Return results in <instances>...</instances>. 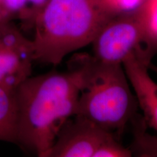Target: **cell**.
I'll return each instance as SVG.
<instances>
[{"label":"cell","instance_id":"1","mask_svg":"<svg viewBox=\"0 0 157 157\" xmlns=\"http://www.w3.org/2000/svg\"><path fill=\"white\" fill-rule=\"evenodd\" d=\"M78 94L68 70L27 78L15 91L17 144L46 157L64 124L75 115Z\"/></svg>","mask_w":157,"mask_h":157},{"label":"cell","instance_id":"2","mask_svg":"<svg viewBox=\"0 0 157 157\" xmlns=\"http://www.w3.org/2000/svg\"><path fill=\"white\" fill-rule=\"evenodd\" d=\"M68 70L79 89L76 116L116 135L137 115L138 105L122 64L82 52L69 59Z\"/></svg>","mask_w":157,"mask_h":157},{"label":"cell","instance_id":"3","mask_svg":"<svg viewBox=\"0 0 157 157\" xmlns=\"http://www.w3.org/2000/svg\"><path fill=\"white\" fill-rule=\"evenodd\" d=\"M115 16L102 0H49L35 19L34 60L54 66L91 44Z\"/></svg>","mask_w":157,"mask_h":157},{"label":"cell","instance_id":"4","mask_svg":"<svg viewBox=\"0 0 157 157\" xmlns=\"http://www.w3.org/2000/svg\"><path fill=\"white\" fill-rule=\"evenodd\" d=\"M91 44L93 56L109 63L122 64L129 55L146 48L140 7L110 20Z\"/></svg>","mask_w":157,"mask_h":157},{"label":"cell","instance_id":"5","mask_svg":"<svg viewBox=\"0 0 157 157\" xmlns=\"http://www.w3.org/2000/svg\"><path fill=\"white\" fill-rule=\"evenodd\" d=\"M34 61L32 40L13 21L0 23V87L15 92L31 76Z\"/></svg>","mask_w":157,"mask_h":157},{"label":"cell","instance_id":"6","mask_svg":"<svg viewBox=\"0 0 157 157\" xmlns=\"http://www.w3.org/2000/svg\"><path fill=\"white\" fill-rule=\"evenodd\" d=\"M111 135L87 119L74 115L64 124L46 157H94Z\"/></svg>","mask_w":157,"mask_h":157},{"label":"cell","instance_id":"7","mask_svg":"<svg viewBox=\"0 0 157 157\" xmlns=\"http://www.w3.org/2000/svg\"><path fill=\"white\" fill-rule=\"evenodd\" d=\"M153 56L145 48L137 50L124 59L122 66L137 105L146 122L157 131V83L148 73Z\"/></svg>","mask_w":157,"mask_h":157},{"label":"cell","instance_id":"8","mask_svg":"<svg viewBox=\"0 0 157 157\" xmlns=\"http://www.w3.org/2000/svg\"><path fill=\"white\" fill-rule=\"evenodd\" d=\"M16 129L15 92L0 87V140L16 143Z\"/></svg>","mask_w":157,"mask_h":157},{"label":"cell","instance_id":"9","mask_svg":"<svg viewBox=\"0 0 157 157\" xmlns=\"http://www.w3.org/2000/svg\"><path fill=\"white\" fill-rule=\"evenodd\" d=\"M131 121L135 125L134 136L128 148L132 156L157 157V137L147 132L144 118L137 114Z\"/></svg>","mask_w":157,"mask_h":157},{"label":"cell","instance_id":"10","mask_svg":"<svg viewBox=\"0 0 157 157\" xmlns=\"http://www.w3.org/2000/svg\"><path fill=\"white\" fill-rule=\"evenodd\" d=\"M144 28L145 47L153 56L157 52V0H145L140 7Z\"/></svg>","mask_w":157,"mask_h":157},{"label":"cell","instance_id":"11","mask_svg":"<svg viewBox=\"0 0 157 157\" xmlns=\"http://www.w3.org/2000/svg\"><path fill=\"white\" fill-rule=\"evenodd\" d=\"M132 153L128 147H124L111 135L96 151L94 157H131Z\"/></svg>","mask_w":157,"mask_h":157},{"label":"cell","instance_id":"12","mask_svg":"<svg viewBox=\"0 0 157 157\" xmlns=\"http://www.w3.org/2000/svg\"><path fill=\"white\" fill-rule=\"evenodd\" d=\"M108 10L113 16L138 9L145 0H102Z\"/></svg>","mask_w":157,"mask_h":157},{"label":"cell","instance_id":"13","mask_svg":"<svg viewBox=\"0 0 157 157\" xmlns=\"http://www.w3.org/2000/svg\"><path fill=\"white\" fill-rule=\"evenodd\" d=\"M49 0H28L26 8L21 18L23 28L33 29L35 19Z\"/></svg>","mask_w":157,"mask_h":157},{"label":"cell","instance_id":"14","mask_svg":"<svg viewBox=\"0 0 157 157\" xmlns=\"http://www.w3.org/2000/svg\"><path fill=\"white\" fill-rule=\"evenodd\" d=\"M28 0H1L0 7L11 21L20 19L26 8Z\"/></svg>","mask_w":157,"mask_h":157},{"label":"cell","instance_id":"15","mask_svg":"<svg viewBox=\"0 0 157 157\" xmlns=\"http://www.w3.org/2000/svg\"><path fill=\"white\" fill-rule=\"evenodd\" d=\"M11 21L7 15H5V13L2 11V10L0 7V23L5 22V21Z\"/></svg>","mask_w":157,"mask_h":157},{"label":"cell","instance_id":"16","mask_svg":"<svg viewBox=\"0 0 157 157\" xmlns=\"http://www.w3.org/2000/svg\"><path fill=\"white\" fill-rule=\"evenodd\" d=\"M148 68L149 69H151V71H154L155 73L157 74V66H155V65L151 63H150V64H149L148 66Z\"/></svg>","mask_w":157,"mask_h":157},{"label":"cell","instance_id":"17","mask_svg":"<svg viewBox=\"0 0 157 157\" xmlns=\"http://www.w3.org/2000/svg\"><path fill=\"white\" fill-rule=\"evenodd\" d=\"M0 2H1V0H0Z\"/></svg>","mask_w":157,"mask_h":157}]
</instances>
